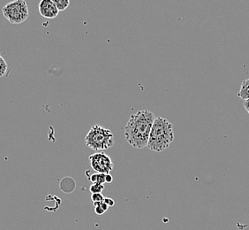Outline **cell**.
I'll return each instance as SVG.
<instances>
[{
	"instance_id": "1",
	"label": "cell",
	"mask_w": 249,
	"mask_h": 230,
	"mask_svg": "<svg viewBox=\"0 0 249 230\" xmlns=\"http://www.w3.org/2000/svg\"><path fill=\"white\" fill-rule=\"evenodd\" d=\"M156 116L149 110L139 111L130 115L124 127V137L134 148L143 149L148 146L149 134Z\"/></svg>"
},
{
	"instance_id": "2",
	"label": "cell",
	"mask_w": 249,
	"mask_h": 230,
	"mask_svg": "<svg viewBox=\"0 0 249 230\" xmlns=\"http://www.w3.org/2000/svg\"><path fill=\"white\" fill-rule=\"evenodd\" d=\"M174 139L173 124L161 117H156L149 134L148 148L150 151L162 153L169 148Z\"/></svg>"
},
{
	"instance_id": "3",
	"label": "cell",
	"mask_w": 249,
	"mask_h": 230,
	"mask_svg": "<svg viewBox=\"0 0 249 230\" xmlns=\"http://www.w3.org/2000/svg\"><path fill=\"white\" fill-rule=\"evenodd\" d=\"M85 143L87 146L91 150L105 151L114 145L115 139L110 130L99 125H95L87 134Z\"/></svg>"
},
{
	"instance_id": "4",
	"label": "cell",
	"mask_w": 249,
	"mask_h": 230,
	"mask_svg": "<svg viewBox=\"0 0 249 230\" xmlns=\"http://www.w3.org/2000/svg\"><path fill=\"white\" fill-rule=\"evenodd\" d=\"M2 13L11 24L23 23L29 15V7L23 0H15L6 4L2 8Z\"/></svg>"
},
{
	"instance_id": "5",
	"label": "cell",
	"mask_w": 249,
	"mask_h": 230,
	"mask_svg": "<svg viewBox=\"0 0 249 230\" xmlns=\"http://www.w3.org/2000/svg\"><path fill=\"white\" fill-rule=\"evenodd\" d=\"M89 159L90 161L91 168L98 173L109 174L114 168L110 156L104 153H96L90 155Z\"/></svg>"
},
{
	"instance_id": "6",
	"label": "cell",
	"mask_w": 249,
	"mask_h": 230,
	"mask_svg": "<svg viewBox=\"0 0 249 230\" xmlns=\"http://www.w3.org/2000/svg\"><path fill=\"white\" fill-rule=\"evenodd\" d=\"M39 13L46 19H54L59 12L53 0H42L39 3Z\"/></svg>"
},
{
	"instance_id": "7",
	"label": "cell",
	"mask_w": 249,
	"mask_h": 230,
	"mask_svg": "<svg viewBox=\"0 0 249 230\" xmlns=\"http://www.w3.org/2000/svg\"><path fill=\"white\" fill-rule=\"evenodd\" d=\"M76 188V182L72 179V177L63 178L59 183V189L61 190V192L66 193V194H70L75 191Z\"/></svg>"
},
{
	"instance_id": "8",
	"label": "cell",
	"mask_w": 249,
	"mask_h": 230,
	"mask_svg": "<svg viewBox=\"0 0 249 230\" xmlns=\"http://www.w3.org/2000/svg\"><path fill=\"white\" fill-rule=\"evenodd\" d=\"M238 96H240L241 99L243 100H247L249 98V79H246L244 80L241 86H240V90L238 93Z\"/></svg>"
},
{
	"instance_id": "9",
	"label": "cell",
	"mask_w": 249,
	"mask_h": 230,
	"mask_svg": "<svg viewBox=\"0 0 249 230\" xmlns=\"http://www.w3.org/2000/svg\"><path fill=\"white\" fill-rule=\"evenodd\" d=\"M106 174L96 172V173L92 174L90 178H89V179L91 181L92 183H100V184L104 185V183H106Z\"/></svg>"
},
{
	"instance_id": "10",
	"label": "cell",
	"mask_w": 249,
	"mask_h": 230,
	"mask_svg": "<svg viewBox=\"0 0 249 230\" xmlns=\"http://www.w3.org/2000/svg\"><path fill=\"white\" fill-rule=\"evenodd\" d=\"M8 74V65L0 54V77H5Z\"/></svg>"
},
{
	"instance_id": "11",
	"label": "cell",
	"mask_w": 249,
	"mask_h": 230,
	"mask_svg": "<svg viewBox=\"0 0 249 230\" xmlns=\"http://www.w3.org/2000/svg\"><path fill=\"white\" fill-rule=\"evenodd\" d=\"M53 2H54V4L57 6L58 12L65 11V10L67 9V7L69 6V5H70L69 0H54Z\"/></svg>"
},
{
	"instance_id": "12",
	"label": "cell",
	"mask_w": 249,
	"mask_h": 230,
	"mask_svg": "<svg viewBox=\"0 0 249 230\" xmlns=\"http://www.w3.org/2000/svg\"><path fill=\"white\" fill-rule=\"evenodd\" d=\"M104 190H105V186L103 184H100V183H93L89 188V191H90L92 194L102 193L104 192Z\"/></svg>"
},
{
	"instance_id": "13",
	"label": "cell",
	"mask_w": 249,
	"mask_h": 230,
	"mask_svg": "<svg viewBox=\"0 0 249 230\" xmlns=\"http://www.w3.org/2000/svg\"><path fill=\"white\" fill-rule=\"evenodd\" d=\"M91 199L94 203H98V202L104 201L105 197L102 195V193H97V194H92Z\"/></svg>"
},
{
	"instance_id": "14",
	"label": "cell",
	"mask_w": 249,
	"mask_h": 230,
	"mask_svg": "<svg viewBox=\"0 0 249 230\" xmlns=\"http://www.w3.org/2000/svg\"><path fill=\"white\" fill-rule=\"evenodd\" d=\"M104 202L106 203L107 206H109V207H112V206H114L115 205V202L113 199H111L110 197H105V199H104Z\"/></svg>"
},
{
	"instance_id": "15",
	"label": "cell",
	"mask_w": 249,
	"mask_h": 230,
	"mask_svg": "<svg viewBox=\"0 0 249 230\" xmlns=\"http://www.w3.org/2000/svg\"><path fill=\"white\" fill-rule=\"evenodd\" d=\"M243 105H244L245 110L247 111V113L249 115V98L244 101Z\"/></svg>"
},
{
	"instance_id": "16",
	"label": "cell",
	"mask_w": 249,
	"mask_h": 230,
	"mask_svg": "<svg viewBox=\"0 0 249 230\" xmlns=\"http://www.w3.org/2000/svg\"><path fill=\"white\" fill-rule=\"evenodd\" d=\"M100 206L102 207V209H103V210H104L105 211H107V210L109 209V206H107L106 203H105L104 201L101 202Z\"/></svg>"
},
{
	"instance_id": "17",
	"label": "cell",
	"mask_w": 249,
	"mask_h": 230,
	"mask_svg": "<svg viewBox=\"0 0 249 230\" xmlns=\"http://www.w3.org/2000/svg\"><path fill=\"white\" fill-rule=\"evenodd\" d=\"M112 180H113V179H112V176L110 175V173H109V174H106V183H111Z\"/></svg>"
}]
</instances>
